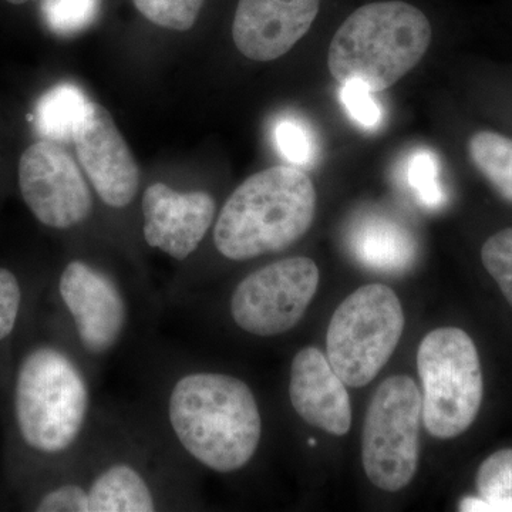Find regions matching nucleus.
<instances>
[{
    "label": "nucleus",
    "mask_w": 512,
    "mask_h": 512,
    "mask_svg": "<svg viewBox=\"0 0 512 512\" xmlns=\"http://www.w3.org/2000/svg\"><path fill=\"white\" fill-rule=\"evenodd\" d=\"M195 476L146 407L100 404L82 447L53 468L33 511H194L200 507Z\"/></svg>",
    "instance_id": "obj_1"
},
{
    "label": "nucleus",
    "mask_w": 512,
    "mask_h": 512,
    "mask_svg": "<svg viewBox=\"0 0 512 512\" xmlns=\"http://www.w3.org/2000/svg\"><path fill=\"white\" fill-rule=\"evenodd\" d=\"M144 407L192 470L238 473L261 447V407L251 386L192 360L165 366Z\"/></svg>",
    "instance_id": "obj_2"
},
{
    "label": "nucleus",
    "mask_w": 512,
    "mask_h": 512,
    "mask_svg": "<svg viewBox=\"0 0 512 512\" xmlns=\"http://www.w3.org/2000/svg\"><path fill=\"white\" fill-rule=\"evenodd\" d=\"M94 377L63 333L30 346L19 359L12 393L16 434L52 470L72 458L92 430L100 407Z\"/></svg>",
    "instance_id": "obj_3"
},
{
    "label": "nucleus",
    "mask_w": 512,
    "mask_h": 512,
    "mask_svg": "<svg viewBox=\"0 0 512 512\" xmlns=\"http://www.w3.org/2000/svg\"><path fill=\"white\" fill-rule=\"evenodd\" d=\"M316 200L315 185L301 168L275 165L251 175L218 212L215 251L231 262L286 251L311 229Z\"/></svg>",
    "instance_id": "obj_4"
},
{
    "label": "nucleus",
    "mask_w": 512,
    "mask_h": 512,
    "mask_svg": "<svg viewBox=\"0 0 512 512\" xmlns=\"http://www.w3.org/2000/svg\"><path fill=\"white\" fill-rule=\"evenodd\" d=\"M430 20L402 0L369 3L349 16L329 46L328 66L340 84L379 93L412 72L431 43Z\"/></svg>",
    "instance_id": "obj_5"
},
{
    "label": "nucleus",
    "mask_w": 512,
    "mask_h": 512,
    "mask_svg": "<svg viewBox=\"0 0 512 512\" xmlns=\"http://www.w3.org/2000/svg\"><path fill=\"white\" fill-rule=\"evenodd\" d=\"M134 288L104 265L76 256L57 275L55 295L62 333L97 376L123 348L136 323Z\"/></svg>",
    "instance_id": "obj_6"
},
{
    "label": "nucleus",
    "mask_w": 512,
    "mask_h": 512,
    "mask_svg": "<svg viewBox=\"0 0 512 512\" xmlns=\"http://www.w3.org/2000/svg\"><path fill=\"white\" fill-rule=\"evenodd\" d=\"M421 417L431 436L454 439L474 423L483 402V372L473 339L458 328H440L420 343Z\"/></svg>",
    "instance_id": "obj_7"
},
{
    "label": "nucleus",
    "mask_w": 512,
    "mask_h": 512,
    "mask_svg": "<svg viewBox=\"0 0 512 512\" xmlns=\"http://www.w3.org/2000/svg\"><path fill=\"white\" fill-rule=\"evenodd\" d=\"M404 329L402 303L389 286L370 284L349 295L328 328V360L346 386L372 382L389 362Z\"/></svg>",
    "instance_id": "obj_8"
},
{
    "label": "nucleus",
    "mask_w": 512,
    "mask_h": 512,
    "mask_svg": "<svg viewBox=\"0 0 512 512\" xmlns=\"http://www.w3.org/2000/svg\"><path fill=\"white\" fill-rule=\"evenodd\" d=\"M421 394L407 376H392L376 390L363 424L362 458L377 488L397 493L419 464Z\"/></svg>",
    "instance_id": "obj_9"
},
{
    "label": "nucleus",
    "mask_w": 512,
    "mask_h": 512,
    "mask_svg": "<svg viewBox=\"0 0 512 512\" xmlns=\"http://www.w3.org/2000/svg\"><path fill=\"white\" fill-rule=\"evenodd\" d=\"M319 268L306 256H289L255 269L229 295L227 312L241 332L275 338L295 328L315 298Z\"/></svg>",
    "instance_id": "obj_10"
},
{
    "label": "nucleus",
    "mask_w": 512,
    "mask_h": 512,
    "mask_svg": "<svg viewBox=\"0 0 512 512\" xmlns=\"http://www.w3.org/2000/svg\"><path fill=\"white\" fill-rule=\"evenodd\" d=\"M19 188L40 224L70 231L92 220L94 195L79 165L60 144L42 140L20 157Z\"/></svg>",
    "instance_id": "obj_11"
},
{
    "label": "nucleus",
    "mask_w": 512,
    "mask_h": 512,
    "mask_svg": "<svg viewBox=\"0 0 512 512\" xmlns=\"http://www.w3.org/2000/svg\"><path fill=\"white\" fill-rule=\"evenodd\" d=\"M143 238L148 247L185 264L197 254L217 220V201L204 190L180 191L154 183L141 198Z\"/></svg>",
    "instance_id": "obj_12"
},
{
    "label": "nucleus",
    "mask_w": 512,
    "mask_h": 512,
    "mask_svg": "<svg viewBox=\"0 0 512 512\" xmlns=\"http://www.w3.org/2000/svg\"><path fill=\"white\" fill-rule=\"evenodd\" d=\"M74 144L99 200L113 210L130 207L137 197L140 171L109 111L90 101Z\"/></svg>",
    "instance_id": "obj_13"
},
{
    "label": "nucleus",
    "mask_w": 512,
    "mask_h": 512,
    "mask_svg": "<svg viewBox=\"0 0 512 512\" xmlns=\"http://www.w3.org/2000/svg\"><path fill=\"white\" fill-rule=\"evenodd\" d=\"M319 9L320 0H238L235 46L255 62L279 59L309 32Z\"/></svg>",
    "instance_id": "obj_14"
},
{
    "label": "nucleus",
    "mask_w": 512,
    "mask_h": 512,
    "mask_svg": "<svg viewBox=\"0 0 512 512\" xmlns=\"http://www.w3.org/2000/svg\"><path fill=\"white\" fill-rule=\"evenodd\" d=\"M346 384L316 348H303L293 357L289 400L305 423L345 436L352 424V406Z\"/></svg>",
    "instance_id": "obj_15"
},
{
    "label": "nucleus",
    "mask_w": 512,
    "mask_h": 512,
    "mask_svg": "<svg viewBox=\"0 0 512 512\" xmlns=\"http://www.w3.org/2000/svg\"><path fill=\"white\" fill-rule=\"evenodd\" d=\"M350 248L360 264L384 274H402L417 255L416 239L399 222L366 217L350 232Z\"/></svg>",
    "instance_id": "obj_16"
},
{
    "label": "nucleus",
    "mask_w": 512,
    "mask_h": 512,
    "mask_svg": "<svg viewBox=\"0 0 512 512\" xmlns=\"http://www.w3.org/2000/svg\"><path fill=\"white\" fill-rule=\"evenodd\" d=\"M89 104L90 100L76 84H57L37 103V130L53 143H74Z\"/></svg>",
    "instance_id": "obj_17"
},
{
    "label": "nucleus",
    "mask_w": 512,
    "mask_h": 512,
    "mask_svg": "<svg viewBox=\"0 0 512 512\" xmlns=\"http://www.w3.org/2000/svg\"><path fill=\"white\" fill-rule=\"evenodd\" d=\"M468 156L494 190L512 202V138L495 131H477L468 140Z\"/></svg>",
    "instance_id": "obj_18"
},
{
    "label": "nucleus",
    "mask_w": 512,
    "mask_h": 512,
    "mask_svg": "<svg viewBox=\"0 0 512 512\" xmlns=\"http://www.w3.org/2000/svg\"><path fill=\"white\" fill-rule=\"evenodd\" d=\"M272 136L276 150L292 167H313L318 154L315 137L308 124L301 117L282 114L275 120Z\"/></svg>",
    "instance_id": "obj_19"
},
{
    "label": "nucleus",
    "mask_w": 512,
    "mask_h": 512,
    "mask_svg": "<svg viewBox=\"0 0 512 512\" xmlns=\"http://www.w3.org/2000/svg\"><path fill=\"white\" fill-rule=\"evenodd\" d=\"M477 490L491 512H512V448L487 458L477 473Z\"/></svg>",
    "instance_id": "obj_20"
},
{
    "label": "nucleus",
    "mask_w": 512,
    "mask_h": 512,
    "mask_svg": "<svg viewBox=\"0 0 512 512\" xmlns=\"http://www.w3.org/2000/svg\"><path fill=\"white\" fill-rule=\"evenodd\" d=\"M407 181L423 207L436 210L446 201L440 183L439 158L433 151H414L407 164Z\"/></svg>",
    "instance_id": "obj_21"
},
{
    "label": "nucleus",
    "mask_w": 512,
    "mask_h": 512,
    "mask_svg": "<svg viewBox=\"0 0 512 512\" xmlns=\"http://www.w3.org/2000/svg\"><path fill=\"white\" fill-rule=\"evenodd\" d=\"M101 0H43L42 10L49 28L59 35H74L92 25Z\"/></svg>",
    "instance_id": "obj_22"
},
{
    "label": "nucleus",
    "mask_w": 512,
    "mask_h": 512,
    "mask_svg": "<svg viewBox=\"0 0 512 512\" xmlns=\"http://www.w3.org/2000/svg\"><path fill=\"white\" fill-rule=\"evenodd\" d=\"M133 3L154 25L185 32L197 22L205 0H133Z\"/></svg>",
    "instance_id": "obj_23"
},
{
    "label": "nucleus",
    "mask_w": 512,
    "mask_h": 512,
    "mask_svg": "<svg viewBox=\"0 0 512 512\" xmlns=\"http://www.w3.org/2000/svg\"><path fill=\"white\" fill-rule=\"evenodd\" d=\"M481 261L512 306V228L498 231L485 241Z\"/></svg>",
    "instance_id": "obj_24"
},
{
    "label": "nucleus",
    "mask_w": 512,
    "mask_h": 512,
    "mask_svg": "<svg viewBox=\"0 0 512 512\" xmlns=\"http://www.w3.org/2000/svg\"><path fill=\"white\" fill-rule=\"evenodd\" d=\"M23 288L15 272L0 266V343L6 342L19 325Z\"/></svg>",
    "instance_id": "obj_25"
},
{
    "label": "nucleus",
    "mask_w": 512,
    "mask_h": 512,
    "mask_svg": "<svg viewBox=\"0 0 512 512\" xmlns=\"http://www.w3.org/2000/svg\"><path fill=\"white\" fill-rule=\"evenodd\" d=\"M340 101L352 120H355L360 127L369 128V130L379 127L383 119L382 107L373 97V92H370L362 83H343L340 89Z\"/></svg>",
    "instance_id": "obj_26"
},
{
    "label": "nucleus",
    "mask_w": 512,
    "mask_h": 512,
    "mask_svg": "<svg viewBox=\"0 0 512 512\" xmlns=\"http://www.w3.org/2000/svg\"><path fill=\"white\" fill-rule=\"evenodd\" d=\"M460 511L463 512H491V507L487 501L478 495V497H466L461 500Z\"/></svg>",
    "instance_id": "obj_27"
},
{
    "label": "nucleus",
    "mask_w": 512,
    "mask_h": 512,
    "mask_svg": "<svg viewBox=\"0 0 512 512\" xmlns=\"http://www.w3.org/2000/svg\"><path fill=\"white\" fill-rule=\"evenodd\" d=\"M6 2L10 3V5H25L29 0H6Z\"/></svg>",
    "instance_id": "obj_28"
},
{
    "label": "nucleus",
    "mask_w": 512,
    "mask_h": 512,
    "mask_svg": "<svg viewBox=\"0 0 512 512\" xmlns=\"http://www.w3.org/2000/svg\"><path fill=\"white\" fill-rule=\"evenodd\" d=\"M308 443H309V446H315L316 441L311 439V440L308 441Z\"/></svg>",
    "instance_id": "obj_29"
}]
</instances>
